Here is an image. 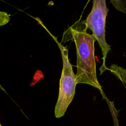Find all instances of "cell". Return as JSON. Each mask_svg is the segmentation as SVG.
Returning a JSON list of instances; mask_svg holds the SVG:
<instances>
[{
	"label": "cell",
	"mask_w": 126,
	"mask_h": 126,
	"mask_svg": "<svg viewBox=\"0 0 126 126\" xmlns=\"http://www.w3.org/2000/svg\"><path fill=\"white\" fill-rule=\"evenodd\" d=\"M84 22L75 23L66 31L63 41L72 40L75 42L77 53V84H87L98 89L104 94L96 76L94 57V36L87 32Z\"/></svg>",
	"instance_id": "cell-1"
},
{
	"label": "cell",
	"mask_w": 126,
	"mask_h": 126,
	"mask_svg": "<svg viewBox=\"0 0 126 126\" xmlns=\"http://www.w3.org/2000/svg\"><path fill=\"white\" fill-rule=\"evenodd\" d=\"M61 50L63 66L60 81L59 93L58 100L55 108V116L59 118L63 117L68 106L72 102L75 93V87L77 84L76 75L68 59V53L66 47H64L53 36Z\"/></svg>",
	"instance_id": "cell-2"
},
{
	"label": "cell",
	"mask_w": 126,
	"mask_h": 126,
	"mask_svg": "<svg viewBox=\"0 0 126 126\" xmlns=\"http://www.w3.org/2000/svg\"><path fill=\"white\" fill-rule=\"evenodd\" d=\"M109 9L106 4L105 0H94L92 10L84 23L87 29L92 31V35L101 49L103 63L99 68L100 75L108 70L105 65V61L111 46L107 43L105 39L106 18Z\"/></svg>",
	"instance_id": "cell-3"
},
{
	"label": "cell",
	"mask_w": 126,
	"mask_h": 126,
	"mask_svg": "<svg viewBox=\"0 0 126 126\" xmlns=\"http://www.w3.org/2000/svg\"><path fill=\"white\" fill-rule=\"evenodd\" d=\"M108 68L118 79L126 84V69L116 64H112Z\"/></svg>",
	"instance_id": "cell-4"
},
{
	"label": "cell",
	"mask_w": 126,
	"mask_h": 126,
	"mask_svg": "<svg viewBox=\"0 0 126 126\" xmlns=\"http://www.w3.org/2000/svg\"><path fill=\"white\" fill-rule=\"evenodd\" d=\"M110 2L118 11L126 14V0H111Z\"/></svg>",
	"instance_id": "cell-5"
},
{
	"label": "cell",
	"mask_w": 126,
	"mask_h": 126,
	"mask_svg": "<svg viewBox=\"0 0 126 126\" xmlns=\"http://www.w3.org/2000/svg\"><path fill=\"white\" fill-rule=\"evenodd\" d=\"M10 15L5 12L0 11V26H4L10 21Z\"/></svg>",
	"instance_id": "cell-6"
},
{
	"label": "cell",
	"mask_w": 126,
	"mask_h": 126,
	"mask_svg": "<svg viewBox=\"0 0 126 126\" xmlns=\"http://www.w3.org/2000/svg\"><path fill=\"white\" fill-rule=\"evenodd\" d=\"M112 117L113 118V122L114 124V126H119V122L118 120V115L116 114H114L112 115Z\"/></svg>",
	"instance_id": "cell-7"
},
{
	"label": "cell",
	"mask_w": 126,
	"mask_h": 126,
	"mask_svg": "<svg viewBox=\"0 0 126 126\" xmlns=\"http://www.w3.org/2000/svg\"><path fill=\"white\" fill-rule=\"evenodd\" d=\"M0 126H1V124H0Z\"/></svg>",
	"instance_id": "cell-8"
}]
</instances>
